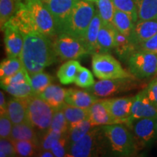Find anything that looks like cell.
I'll return each instance as SVG.
<instances>
[{
	"mask_svg": "<svg viewBox=\"0 0 157 157\" xmlns=\"http://www.w3.org/2000/svg\"><path fill=\"white\" fill-rule=\"evenodd\" d=\"M9 22L23 34L40 33L50 38L58 36L53 17L42 0H23L17 5L14 16Z\"/></svg>",
	"mask_w": 157,
	"mask_h": 157,
	"instance_id": "obj_1",
	"label": "cell"
},
{
	"mask_svg": "<svg viewBox=\"0 0 157 157\" xmlns=\"http://www.w3.org/2000/svg\"><path fill=\"white\" fill-rule=\"evenodd\" d=\"M23 35L24 42L19 58L29 75L42 71L56 61L58 56L50 37L40 33Z\"/></svg>",
	"mask_w": 157,
	"mask_h": 157,
	"instance_id": "obj_2",
	"label": "cell"
},
{
	"mask_svg": "<svg viewBox=\"0 0 157 157\" xmlns=\"http://www.w3.org/2000/svg\"><path fill=\"white\" fill-rule=\"evenodd\" d=\"M110 145L103 126L93 127L85 136L68 146L66 156H101L107 154Z\"/></svg>",
	"mask_w": 157,
	"mask_h": 157,
	"instance_id": "obj_3",
	"label": "cell"
},
{
	"mask_svg": "<svg viewBox=\"0 0 157 157\" xmlns=\"http://www.w3.org/2000/svg\"><path fill=\"white\" fill-rule=\"evenodd\" d=\"M103 127L113 154L120 156H130L136 154L138 147L135 137L124 124H113Z\"/></svg>",
	"mask_w": 157,
	"mask_h": 157,
	"instance_id": "obj_4",
	"label": "cell"
},
{
	"mask_svg": "<svg viewBox=\"0 0 157 157\" xmlns=\"http://www.w3.org/2000/svg\"><path fill=\"white\" fill-rule=\"evenodd\" d=\"M95 12V7L91 2L78 0L70 15L66 34L83 41Z\"/></svg>",
	"mask_w": 157,
	"mask_h": 157,
	"instance_id": "obj_5",
	"label": "cell"
},
{
	"mask_svg": "<svg viewBox=\"0 0 157 157\" xmlns=\"http://www.w3.org/2000/svg\"><path fill=\"white\" fill-rule=\"evenodd\" d=\"M54 112V109L39 95L28 98L27 122L42 135L50 129Z\"/></svg>",
	"mask_w": 157,
	"mask_h": 157,
	"instance_id": "obj_6",
	"label": "cell"
},
{
	"mask_svg": "<svg viewBox=\"0 0 157 157\" xmlns=\"http://www.w3.org/2000/svg\"><path fill=\"white\" fill-rule=\"evenodd\" d=\"M92 68L95 76L99 79L135 77L124 69L120 63L109 53L93 55Z\"/></svg>",
	"mask_w": 157,
	"mask_h": 157,
	"instance_id": "obj_7",
	"label": "cell"
},
{
	"mask_svg": "<svg viewBox=\"0 0 157 157\" xmlns=\"http://www.w3.org/2000/svg\"><path fill=\"white\" fill-rule=\"evenodd\" d=\"M126 61L129 73L138 79L149 78L157 74V54L136 50Z\"/></svg>",
	"mask_w": 157,
	"mask_h": 157,
	"instance_id": "obj_8",
	"label": "cell"
},
{
	"mask_svg": "<svg viewBox=\"0 0 157 157\" xmlns=\"http://www.w3.org/2000/svg\"><path fill=\"white\" fill-rule=\"evenodd\" d=\"M137 78H119L113 79H101L87 90L96 97L108 98L129 91L137 87Z\"/></svg>",
	"mask_w": 157,
	"mask_h": 157,
	"instance_id": "obj_9",
	"label": "cell"
},
{
	"mask_svg": "<svg viewBox=\"0 0 157 157\" xmlns=\"http://www.w3.org/2000/svg\"><path fill=\"white\" fill-rule=\"evenodd\" d=\"M54 48L57 56L63 60H75L89 55L83 41L66 33L57 36Z\"/></svg>",
	"mask_w": 157,
	"mask_h": 157,
	"instance_id": "obj_10",
	"label": "cell"
},
{
	"mask_svg": "<svg viewBox=\"0 0 157 157\" xmlns=\"http://www.w3.org/2000/svg\"><path fill=\"white\" fill-rule=\"evenodd\" d=\"M78 0H42L53 17L57 35L66 33L74 5Z\"/></svg>",
	"mask_w": 157,
	"mask_h": 157,
	"instance_id": "obj_11",
	"label": "cell"
},
{
	"mask_svg": "<svg viewBox=\"0 0 157 157\" xmlns=\"http://www.w3.org/2000/svg\"><path fill=\"white\" fill-rule=\"evenodd\" d=\"M157 118H142L135 119L126 124L132 130V135L138 148L148 146L156 137Z\"/></svg>",
	"mask_w": 157,
	"mask_h": 157,
	"instance_id": "obj_12",
	"label": "cell"
},
{
	"mask_svg": "<svg viewBox=\"0 0 157 157\" xmlns=\"http://www.w3.org/2000/svg\"><path fill=\"white\" fill-rule=\"evenodd\" d=\"M134 99L135 96L113 98L110 99H103V101L117 124H125L131 117Z\"/></svg>",
	"mask_w": 157,
	"mask_h": 157,
	"instance_id": "obj_13",
	"label": "cell"
},
{
	"mask_svg": "<svg viewBox=\"0 0 157 157\" xmlns=\"http://www.w3.org/2000/svg\"><path fill=\"white\" fill-rule=\"evenodd\" d=\"M4 42L8 58H19L23 48V35L15 25L8 22L4 28Z\"/></svg>",
	"mask_w": 157,
	"mask_h": 157,
	"instance_id": "obj_14",
	"label": "cell"
},
{
	"mask_svg": "<svg viewBox=\"0 0 157 157\" xmlns=\"http://www.w3.org/2000/svg\"><path fill=\"white\" fill-rule=\"evenodd\" d=\"M142 118H157V108L147 97L144 90L135 96L132 114L127 122Z\"/></svg>",
	"mask_w": 157,
	"mask_h": 157,
	"instance_id": "obj_15",
	"label": "cell"
},
{
	"mask_svg": "<svg viewBox=\"0 0 157 157\" xmlns=\"http://www.w3.org/2000/svg\"><path fill=\"white\" fill-rule=\"evenodd\" d=\"M157 34V19L137 21L129 39L135 47Z\"/></svg>",
	"mask_w": 157,
	"mask_h": 157,
	"instance_id": "obj_16",
	"label": "cell"
},
{
	"mask_svg": "<svg viewBox=\"0 0 157 157\" xmlns=\"http://www.w3.org/2000/svg\"><path fill=\"white\" fill-rule=\"evenodd\" d=\"M89 119L95 127L117 124L112 117L103 100H98L89 109Z\"/></svg>",
	"mask_w": 157,
	"mask_h": 157,
	"instance_id": "obj_17",
	"label": "cell"
},
{
	"mask_svg": "<svg viewBox=\"0 0 157 157\" xmlns=\"http://www.w3.org/2000/svg\"><path fill=\"white\" fill-rule=\"evenodd\" d=\"M96 97L90 92L86 90L77 89L66 90V95L65 98L66 103L74 106L88 109L94 103L98 101Z\"/></svg>",
	"mask_w": 157,
	"mask_h": 157,
	"instance_id": "obj_18",
	"label": "cell"
},
{
	"mask_svg": "<svg viewBox=\"0 0 157 157\" xmlns=\"http://www.w3.org/2000/svg\"><path fill=\"white\" fill-rule=\"evenodd\" d=\"M28 98L14 97L7 102V112L13 125L27 122Z\"/></svg>",
	"mask_w": 157,
	"mask_h": 157,
	"instance_id": "obj_19",
	"label": "cell"
},
{
	"mask_svg": "<svg viewBox=\"0 0 157 157\" xmlns=\"http://www.w3.org/2000/svg\"><path fill=\"white\" fill-rule=\"evenodd\" d=\"M66 95V89L58 85L50 84L38 95L44 101H46L56 111L61 110L66 104L65 101Z\"/></svg>",
	"mask_w": 157,
	"mask_h": 157,
	"instance_id": "obj_20",
	"label": "cell"
},
{
	"mask_svg": "<svg viewBox=\"0 0 157 157\" xmlns=\"http://www.w3.org/2000/svg\"><path fill=\"white\" fill-rule=\"evenodd\" d=\"M116 30L114 25L102 23L98 37L97 53H109L113 50Z\"/></svg>",
	"mask_w": 157,
	"mask_h": 157,
	"instance_id": "obj_21",
	"label": "cell"
},
{
	"mask_svg": "<svg viewBox=\"0 0 157 157\" xmlns=\"http://www.w3.org/2000/svg\"><path fill=\"white\" fill-rule=\"evenodd\" d=\"M102 21L98 14V11L95 12L91 23L88 27V29L86 33L83 42L87 48L89 55H93L97 53V44L98 37L99 34L100 29H101Z\"/></svg>",
	"mask_w": 157,
	"mask_h": 157,
	"instance_id": "obj_22",
	"label": "cell"
},
{
	"mask_svg": "<svg viewBox=\"0 0 157 157\" xmlns=\"http://www.w3.org/2000/svg\"><path fill=\"white\" fill-rule=\"evenodd\" d=\"M10 139L11 140L32 141L39 146V139L37 137L36 129L28 122L13 125Z\"/></svg>",
	"mask_w": 157,
	"mask_h": 157,
	"instance_id": "obj_23",
	"label": "cell"
},
{
	"mask_svg": "<svg viewBox=\"0 0 157 157\" xmlns=\"http://www.w3.org/2000/svg\"><path fill=\"white\" fill-rule=\"evenodd\" d=\"M80 66V63L76 60H69L63 64L57 72V77L60 83L64 85L74 83Z\"/></svg>",
	"mask_w": 157,
	"mask_h": 157,
	"instance_id": "obj_24",
	"label": "cell"
},
{
	"mask_svg": "<svg viewBox=\"0 0 157 157\" xmlns=\"http://www.w3.org/2000/svg\"><path fill=\"white\" fill-rule=\"evenodd\" d=\"M113 50L121 60H127L129 56L135 52V48L129 40V37L116 30Z\"/></svg>",
	"mask_w": 157,
	"mask_h": 157,
	"instance_id": "obj_25",
	"label": "cell"
},
{
	"mask_svg": "<svg viewBox=\"0 0 157 157\" xmlns=\"http://www.w3.org/2000/svg\"><path fill=\"white\" fill-rule=\"evenodd\" d=\"M113 24L117 31L127 37H129L134 28L135 23L130 15L116 9L113 15Z\"/></svg>",
	"mask_w": 157,
	"mask_h": 157,
	"instance_id": "obj_26",
	"label": "cell"
},
{
	"mask_svg": "<svg viewBox=\"0 0 157 157\" xmlns=\"http://www.w3.org/2000/svg\"><path fill=\"white\" fill-rule=\"evenodd\" d=\"M138 21L157 19V0H134Z\"/></svg>",
	"mask_w": 157,
	"mask_h": 157,
	"instance_id": "obj_27",
	"label": "cell"
},
{
	"mask_svg": "<svg viewBox=\"0 0 157 157\" xmlns=\"http://www.w3.org/2000/svg\"><path fill=\"white\" fill-rule=\"evenodd\" d=\"M69 125V129L75 126L82 121L89 119V110L82 109L66 103L61 109Z\"/></svg>",
	"mask_w": 157,
	"mask_h": 157,
	"instance_id": "obj_28",
	"label": "cell"
},
{
	"mask_svg": "<svg viewBox=\"0 0 157 157\" xmlns=\"http://www.w3.org/2000/svg\"><path fill=\"white\" fill-rule=\"evenodd\" d=\"M95 127V126L93 124L90 119H87L77 124L72 128L69 129L67 135H66L68 146L81 140L82 137L85 136Z\"/></svg>",
	"mask_w": 157,
	"mask_h": 157,
	"instance_id": "obj_29",
	"label": "cell"
},
{
	"mask_svg": "<svg viewBox=\"0 0 157 157\" xmlns=\"http://www.w3.org/2000/svg\"><path fill=\"white\" fill-rule=\"evenodd\" d=\"M53 77L43 71L30 75V82L34 95H39L52 84Z\"/></svg>",
	"mask_w": 157,
	"mask_h": 157,
	"instance_id": "obj_30",
	"label": "cell"
},
{
	"mask_svg": "<svg viewBox=\"0 0 157 157\" xmlns=\"http://www.w3.org/2000/svg\"><path fill=\"white\" fill-rule=\"evenodd\" d=\"M98 13L101 17L102 23L105 25H113L115 7L112 0H98Z\"/></svg>",
	"mask_w": 157,
	"mask_h": 157,
	"instance_id": "obj_31",
	"label": "cell"
},
{
	"mask_svg": "<svg viewBox=\"0 0 157 157\" xmlns=\"http://www.w3.org/2000/svg\"><path fill=\"white\" fill-rule=\"evenodd\" d=\"M24 68L20 58H8L4 59L0 65L1 79L14 74Z\"/></svg>",
	"mask_w": 157,
	"mask_h": 157,
	"instance_id": "obj_32",
	"label": "cell"
},
{
	"mask_svg": "<svg viewBox=\"0 0 157 157\" xmlns=\"http://www.w3.org/2000/svg\"><path fill=\"white\" fill-rule=\"evenodd\" d=\"M1 87L15 98H28L34 95L31 83L29 82L12 85H1Z\"/></svg>",
	"mask_w": 157,
	"mask_h": 157,
	"instance_id": "obj_33",
	"label": "cell"
},
{
	"mask_svg": "<svg viewBox=\"0 0 157 157\" xmlns=\"http://www.w3.org/2000/svg\"><path fill=\"white\" fill-rule=\"evenodd\" d=\"M17 156H34L40 148L39 145L29 140H12Z\"/></svg>",
	"mask_w": 157,
	"mask_h": 157,
	"instance_id": "obj_34",
	"label": "cell"
},
{
	"mask_svg": "<svg viewBox=\"0 0 157 157\" xmlns=\"http://www.w3.org/2000/svg\"><path fill=\"white\" fill-rule=\"evenodd\" d=\"M17 5L14 0H0V25L1 31L14 16Z\"/></svg>",
	"mask_w": 157,
	"mask_h": 157,
	"instance_id": "obj_35",
	"label": "cell"
},
{
	"mask_svg": "<svg viewBox=\"0 0 157 157\" xmlns=\"http://www.w3.org/2000/svg\"><path fill=\"white\" fill-rule=\"evenodd\" d=\"M49 129L62 133L63 135H67L69 130V125L62 110L55 111L52 123Z\"/></svg>",
	"mask_w": 157,
	"mask_h": 157,
	"instance_id": "obj_36",
	"label": "cell"
},
{
	"mask_svg": "<svg viewBox=\"0 0 157 157\" xmlns=\"http://www.w3.org/2000/svg\"><path fill=\"white\" fill-rule=\"evenodd\" d=\"M115 8L130 15L135 23L138 21L136 5L134 0H112Z\"/></svg>",
	"mask_w": 157,
	"mask_h": 157,
	"instance_id": "obj_37",
	"label": "cell"
},
{
	"mask_svg": "<svg viewBox=\"0 0 157 157\" xmlns=\"http://www.w3.org/2000/svg\"><path fill=\"white\" fill-rule=\"evenodd\" d=\"M74 83L79 87L88 88L92 87L95 82L90 71L81 66Z\"/></svg>",
	"mask_w": 157,
	"mask_h": 157,
	"instance_id": "obj_38",
	"label": "cell"
},
{
	"mask_svg": "<svg viewBox=\"0 0 157 157\" xmlns=\"http://www.w3.org/2000/svg\"><path fill=\"white\" fill-rule=\"evenodd\" d=\"M64 135H66L49 129L39 138V148L43 150H50L53 143Z\"/></svg>",
	"mask_w": 157,
	"mask_h": 157,
	"instance_id": "obj_39",
	"label": "cell"
},
{
	"mask_svg": "<svg viewBox=\"0 0 157 157\" xmlns=\"http://www.w3.org/2000/svg\"><path fill=\"white\" fill-rule=\"evenodd\" d=\"M27 82H30V75L27 71L23 68L13 75L1 79V85H12Z\"/></svg>",
	"mask_w": 157,
	"mask_h": 157,
	"instance_id": "obj_40",
	"label": "cell"
},
{
	"mask_svg": "<svg viewBox=\"0 0 157 157\" xmlns=\"http://www.w3.org/2000/svg\"><path fill=\"white\" fill-rule=\"evenodd\" d=\"M13 123L7 113L0 114V137L1 138H9L10 137Z\"/></svg>",
	"mask_w": 157,
	"mask_h": 157,
	"instance_id": "obj_41",
	"label": "cell"
},
{
	"mask_svg": "<svg viewBox=\"0 0 157 157\" xmlns=\"http://www.w3.org/2000/svg\"><path fill=\"white\" fill-rule=\"evenodd\" d=\"M68 140L67 136L64 135L61 138L59 139L56 142L53 143L50 150L52 151L55 156L63 157L66 156L68 148Z\"/></svg>",
	"mask_w": 157,
	"mask_h": 157,
	"instance_id": "obj_42",
	"label": "cell"
},
{
	"mask_svg": "<svg viewBox=\"0 0 157 157\" xmlns=\"http://www.w3.org/2000/svg\"><path fill=\"white\" fill-rule=\"evenodd\" d=\"M0 156L14 157L17 156L14 146L9 138H1L0 140Z\"/></svg>",
	"mask_w": 157,
	"mask_h": 157,
	"instance_id": "obj_43",
	"label": "cell"
},
{
	"mask_svg": "<svg viewBox=\"0 0 157 157\" xmlns=\"http://www.w3.org/2000/svg\"><path fill=\"white\" fill-rule=\"evenodd\" d=\"M141 50L157 54V34L148 40L145 41L135 47V51Z\"/></svg>",
	"mask_w": 157,
	"mask_h": 157,
	"instance_id": "obj_44",
	"label": "cell"
},
{
	"mask_svg": "<svg viewBox=\"0 0 157 157\" xmlns=\"http://www.w3.org/2000/svg\"><path fill=\"white\" fill-rule=\"evenodd\" d=\"M144 91L148 99L157 108V78L153 80Z\"/></svg>",
	"mask_w": 157,
	"mask_h": 157,
	"instance_id": "obj_45",
	"label": "cell"
},
{
	"mask_svg": "<svg viewBox=\"0 0 157 157\" xmlns=\"http://www.w3.org/2000/svg\"><path fill=\"white\" fill-rule=\"evenodd\" d=\"M7 103H6L5 95H4L3 91L2 90V91L0 92V113H7ZM1 113H0V114H1Z\"/></svg>",
	"mask_w": 157,
	"mask_h": 157,
	"instance_id": "obj_46",
	"label": "cell"
},
{
	"mask_svg": "<svg viewBox=\"0 0 157 157\" xmlns=\"http://www.w3.org/2000/svg\"><path fill=\"white\" fill-rule=\"evenodd\" d=\"M37 156L40 157H54L55 155L51 150H43L40 149L36 154Z\"/></svg>",
	"mask_w": 157,
	"mask_h": 157,
	"instance_id": "obj_47",
	"label": "cell"
},
{
	"mask_svg": "<svg viewBox=\"0 0 157 157\" xmlns=\"http://www.w3.org/2000/svg\"><path fill=\"white\" fill-rule=\"evenodd\" d=\"M14 1L15 2V3H16V5H19V4H21L22 2L23 1V0H14Z\"/></svg>",
	"mask_w": 157,
	"mask_h": 157,
	"instance_id": "obj_48",
	"label": "cell"
},
{
	"mask_svg": "<svg viewBox=\"0 0 157 157\" xmlns=\"http://www.w3.org/2000/svg\"><path fill=\"white\" fill-rule=\"evenodd\" d=\"M87 1H90V2H97L98 0H87Z\"/></svg>",
	"mask_w": 157,
	"mask_h": 157,
	"instance_id": "obj_49",
	"label": "cell"
},
{
	"mask_svg": "<svg viewBox=\"0 0 157 157\" xmlns=\"http://www.w3.org/2000/svg\"><path fill=\"white\" fill-rule=\"evenodd\" d=\"M156 134H157V123H156Z\"/></svg>",
	"mask_w": 157,
	"mask_h": 157,
	"instance_id": "obj_50",
	"label": "cell"
}]
</instances>
